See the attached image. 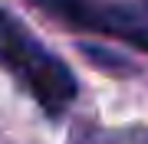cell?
<instances>
[{
	"mask_svg": "<svg viewBox=\"0 0 148 144\" xmlns=\"http://www.w3.org/2000/svg\"><path fill=\"white\" fill-rule=\"evenodd\" d=\"M0 66L49 115L66 112L76 101L79 85H76L69 66L59 56H53L46 46H40V39L7 10H0Z\"/></svg>",
	"mask_w": 148,
	"mask_h": 144,
	"instance_id": "cell-1",
	"label": "cell"
},
{
	"mask_svg": "<svg viewBox=\"0 0 148 144\" xmlns=\"http://www.w3.org/2000/svg\"><path fill=\"white\" fill-rule=\"evenodd\" d=\"M33 3H40L43 10L56 13L59 20L73 23L79 30L125 39V43L148 53V13L138 7L102 3V0H33Z\"/></svg>",
	"mask_w": 148,
	"mask_h": 144,
	"instance_id": "cell-2",
	"label": "cell"
},
{
	"mask_svg": "<svg viewBox=\"0 0 148 144\" xmlns=\"http://www.w3.org/2000/svg\"><path fill=\"white\" fill-rule=\"evenodd\" d=\"M69 144H148V128H79Z\"/></svg>",
	"mask_w": 148,
	"mask_h": 144,
	"instance_id": "cell-3",
	"label": "cell"
}]
</instances>
